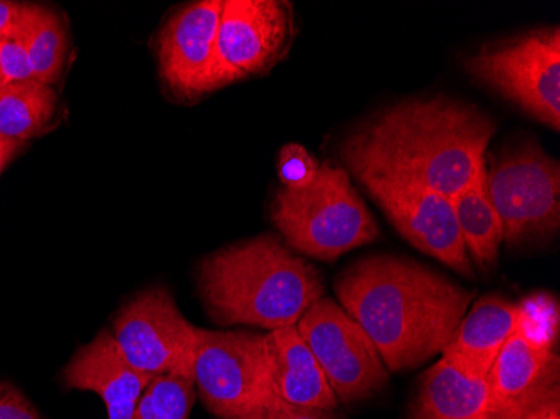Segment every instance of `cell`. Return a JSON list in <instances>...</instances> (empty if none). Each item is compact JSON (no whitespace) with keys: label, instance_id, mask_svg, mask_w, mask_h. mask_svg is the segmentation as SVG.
Wrapping results in <instances>:
<instances>
[{"label":"cell","instance_id":"7c38bea8","mask_svg":"<svg viewBox=\"0 0 560 419\" xmlns=\"http://www.w3.org/2000/svg\"><path fill=\"white\" fill-rule=\"evenodd\" d=\"M358 179L406 241L462 276H474V266L453 212L452 198L396 179L376 176H360Z\"/></svg>","mask_w":560,"mask_h":419},{"label":"cell","instance_id":"484cf974","mask_svg":"<svg viewBox=\"0 0 560 419\" xmlns=\"http://www.w3.org/2000/svg\"><path fill=\"white\" fill-rule=\"evenodd\" d=\"M22 5L11 0H0V39L12 36L18 30Z\"/></svg>","mask_w":560,"mask_h":419},{"label":"cell","instance_id":"ba28073f","mask_svg":"<svg viewBox=\"0 0 560 419\" xmlns=\"http://www.w3.org/2000/svg\"><path fill=\"white\" fill-rule=\"evenodd\" d=\"M295 36L294 12L280 0H226L207 93L270 71Z\"/></svg>","mask_w":560,"mask_h":419},{"label":"cell","instance_id":"8fae6325","mask_svg":"<svg viewBox=\"0 0 560 419\" xmlns=\"http://www.w3.org/2000/svg\"><path fill=\"white\" fill-rule=\"evenodd\" d=\"M556 319L537 302L521 305L517 329L500 349L487 374L490 395L499 412H522L539 408L559 396V359L552 352Z\"/></svg>","mask_w":560,"mask_h":419},{"label":"cell","instance_id":"3957f363","mask_svg":"<svg viewBox=\"0 0 560 419\" xmlns=\"http://www.w3.org/2000/svg\"><path fill=\"white\" fill-rule=\"evenodd\" d=\"M203 304L222 326L276 330L295 326L324 298V280L310 261L272 237L222 248L198 270Z\"/></svg>","mask_w":560,"mask_h":419},{"label":"cell","instance_id":"ac0fdd59","mask_svg":"<svg viewBox=\"0 0 560 419\" xmlns=\"http://www.w3.org/2000/svg\"><path fill=\"white\" fill-rule=\"evenodd\" d=\"M486 172V165L481 166L474 182L452 198L453 212L468 257L481 270L495 264L502 244V223L487 195Z\"/></svg>","mask_w":560,"mask_h":419},{"label":"cell","instance_id":"9c48e42d","mask_svg":"<svg viewBox=\"0 0 560 419\" xmlns=\"http://www.w3.org/2000/svg\"><path fill=\"white\" fill-rule=\"evenodd\" d=\"M338 401L354 403L385 389L389 371L363 327L332 299L314 302L295 324Z\"/></svg>","mask_w":560,"mask_h":419},{"label":"cell","instance_id":"f546056e","mask_svg":"<svg viewBox=\"0 0 560 419\" xmlns=\"http://www.w3.org/2000/svg\"><path fill=\"white\" fill-rule=\"evenodd\" d=\"M5 86H8V83H5L4 75L0 74V93L4 91Z\"/></svg>","mask_w":560,"mask_h":419},{"label":"cell","instance_id":"83f0119b","mask_svg":"<svg viewBox=\"0 0 560 419\" xmlns=\"http://www.w3.org/2000/svg\"><path fill=\"white\" fill-rule=\"evenodd\" d=\"M21 143H12V141L0 140V173L5 168L12 156L18 153Z\"/></svg>","mask_w":560,"mask_h":419},{"label":"cell","instance_id":"5b68a950","mask_svg":"<svg viewBox=\"0 0 560 419\" xmlns=\"http://www.w3.org/2000/svg\"><path fill=\"white\" fill-rule=\"evenodd\" d=\"M194 383L212 415L241 419L276 403L266 336L198 329Z\"/></svg>","mask_w":560,"mask_h":419},{"label":"cell","instance_id":"2e32d148","mask_svg":"<svg viewBox=\"0 0 560 419\" xmlns=\"http://www.w3.org/2000/svg\"><path fill=\"white\" fill-rule=\"evenodd\" d=\"M266 348L277 398L304 408H338V398L298 327L270 330Z\"/></svg>","mask_w":560,"mask_h":419},{"label":"cell","instance_id":"9a60e30c","mask_svg":"<svg viewBox=\"0 0 560 419\" xmlns=\"http://www.w3.org/2000/svg\"><path fill=\"white\" fill-rule=\"evenodd\" d=\"M518 321L521 305L495 295L480 299L456 327L443 349V359L465 376L487 380L500 349L517 329Z\"/></svg>","mask_w":560,"mask_h":419},{"label":"cell","instance_id":"d6986e66","mask_svg":"<svg viewBox=\"0 0 560 419\" xmlns=\"http://www.w3.org/2000/svg\"><path fill=\"white\" fill-rule=\"evenodd\" d=\"M15 34L27 50L36 81L52 86L68 53L65 21L46 5L24 4Z\"/></svg>","mask_w":560,"mask_h":419},{"label":"cell","instance_id":"7402d4cb","mask_svg":"<svg viewBox=\"0 0 560 419\" xmlns=\"http://www.w3.org/2000/svg\"><path fill=\"white\" fill-rule=\"evenodd\" d=\"M319 165L314 162L310 151L299 144H288L279 154V176L284 188H304L316 178Z\"/></svg>","mask_w":560,"mask_h":419},{"label":"cell","instance_id":"6da1fadb","mask_svg":"<svg viewBox=\"0 0 560 419\" xmlns=\"http://www.w3.org/2000/svg\"><path fill=\"white\" fill-rule=\"evenodd\" d=\"M493 135L495 123L475 106L446 97L408 101L351 135L342 156L355 178L396 179L453 198L486 165Z\"/></svg>","mask_w":560,"mask_h":419},{"label":"cell","instance_id":"f1b7e54d","mask_svg":"<svg viewBox=\"0 0 560 419\" xmlns=\"http://www.w3.org/2000/svg\"><path fill=\"white\" fill-rule=\"evenodd\" d=\"M525 415H527V412H522V415H514V412H499V415L492 416L490 419H522Z\"/></svg>","mask_w":560,"mask_h":419},{"label":"cell","instance_id":"44dd1931","mask_svg":"<svg viewBox=\"0 0 560 419\" xmlns=\"http://www.w3.org/2000/svg\"><path fill=\"white\" fill-rule=\"evenodd\" d=\"M195 383L182 376H155L143 391L133 419H188Z\"/></svg>","mask_w":560,"mask_h":419},{"label":"cell","instance_id":"cb8c5ba5","mask_svg":"<svg viewBox=\"0 0 560 419\" xmlns=\"http://www.w3.org/2000/svg\"><path fill=\"white\" fill-rule=\"evenodd\" d=\"M241 419H342L336 409L304 408L277 399L272 405Z\"/></svg>","mask_w":560,"mask_h":419},{"label":"cell","instance_id":"7a4b0ae2","mask_svg":"<svg viewBox=\"0 0 560 419\" xmlns=\"http://www.w3.org/2000/svg\"><path fill=\"white\" fill-rule=\"evenodd\" d=\"M336 294L389 373L413 370L443 352L474 299L435 270L393 255L352 264L336 282Z\"/></svg>","mask_w":560,"mask_h":419},{"label":"cell","instance_id":"4fadbf2b","mask_svg":"<svg viewBox=\"0 0 560 419\" xmlns=\"http://www.w3.org/2000/svg\"><path fill=\"white\" fill-rule=\"evenodd\" d=\"M222 8V0L194 2L176 12L162 31L160 71L176 96L190 101L207 94Z\"/></svg>","mask_w":560,"mask_h":419},{"label":"cell","instance_id":"52a82bcc","mask_svg":"<svg viewBox=\"0 0 560 419\" xmlns=\"http://www.w3.org/2000/svg\"><path fill=\"white\" fill-rule=\"evenodd\" d=\"M487 195L509 245L556 232L560 220V168L537 147H521L500 156L486 172Z\"/></svg>","mask_w":560,"mask_h":419},{"label":"cell","instance_id":"603a6c76","mask_svg":"<svg viewBox=\"0 0 560 419\" xmlns=\"http://www.w3.org/2000/svg\"><path fill=\"white\" fill-rule=\"evenodd\" d=\"M0 74L8 84L36 81L27 50L15 33L0 39Z\"/></svg>","mask_w":560,"mask_h":419},{"label":"cell","instance_id":"30bf717a","mask_svg":"<svg viewBox=\"0 0 560 419\" xmlns=\"http://www.w3.org/2000/svg\"><path fill=\"white\" fill-rule=\"evenodd\" d=\"M113 337L141 373L194 381L198 327L185 319L163 287L141 292L128 302L113 323Z\"/></svg>","mask_w":560,"mask_h":419},{"label":"cell","instance_id":"277c9868","mask_svg":"<svg viewBox=\"0 0 560 419\" xmlns=\"http://www.w3.org/2000/svg\"><path fill=\"white\" fill-rule=\"evenodd\" d=\"M272 220L292 248L327 261L380 235L348 173L329 165H320L307 187L279 191Z\"/></svg>","mask_w":560,"mask_h":419},{"label":"cell","instance_id":"d4e9b609","mask_svg":"<svg viewBox=\"0 0 560 419\" xmlns=\"http://www.w3.org/2000/svg\"><path fill=\"white\" fill-rule=\"evenodd\" d=\"M0 419H40V416L15 387L0 384Z\"/></svg>","mask_w":560,"mask_h":419},{"label":"cell","instance_id":"4316f807","mask_svg":"<svg viewBox=\"0 0 560 419\" xmlns=\"http://www.w3.org/2000/svg\"><path fill=\"white\" fill-rule=\"evenodd\" d=\"M522 419H560V398L553 396L549 401L540 405L539 408L532 409L530 412L524 416Z\"/></svg>","mask_w":560,"mask_h":419},{"label":"cell","instance_id":"5bb4252c","mask_svg":"<svg viewBox=\"0 0 560 419\" xmlns=\"http://www.w3.org/2000/svg\"><path fill=\"white\" fill-rule=\"evenodd\" d=\"M151 380L128 362L108 330L75 352L65 370L66 386L96 393L105 401L108 419H133Z\"/></svg>","mask_w":560,"mask_h":419},{"label":"cell","instance_id":"8992f818","mask_svg":"<svg viewBox=\"0 0 560 419\" xmlns=\"http://www.w3.org/2000/svg\"><path fill=\"white\" fill-rule=\"evenodd\" d=\"M474 78L550 128L560 126V33L536 31L471 56Z\"/></svg>","mask_w":560,"mask_h":419},{"label":"cell","instance_id":"ffe728a7","mask_svg":"<svg viewBox=\"0 0 560 419\" xmlns=\"http://www.w3.org/2000/svg\"><path fill=\"white\" fill-rule=\"evenodd\" d=\"M56 91L39 81L8 84L0 93V140L24 143L56 113Z\"/></svg>","mask_w":560,"mask_h":419},{"label":"cell","instance_id":"e0dca14e","mask_svg":"<svg viewBox=\"0 0 560 419\" xmlns=\"http://www.w3.org/2000/svg\"><path fill=\"white\" fill-rule=\"evenodd\" d=\"M499 415L487 380L455 370L446 359L421 377L411 419H490Z\"/></svg>","mask_w":560,"mask_h":419}]
</instances>
